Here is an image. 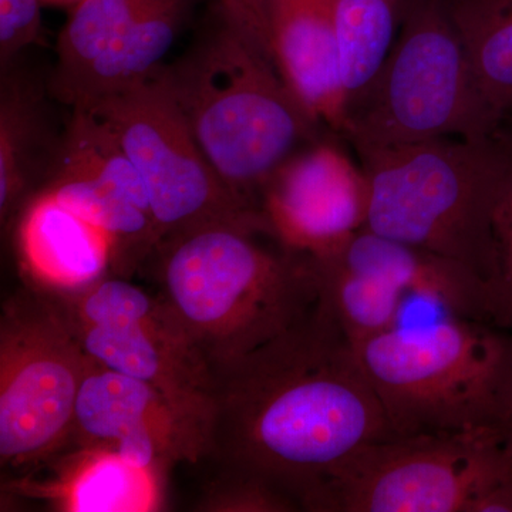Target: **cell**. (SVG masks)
Wrapping results in <instances>:
<instances>
[{"label": "cell", "instance_id": "8992f818", "mask_svg": "<svg viewBox=\"0 0 512 512\" xmlns=\"http://www.w3.org/2000/svg\"><path fill=\"white\" fill-rule=\"evenodd\" d=\"M444 0H409L402 29L345 137L359 151L439 138L500 136Z\"/></svg>", "mask_w": 512, "mask_h": 512}, {"label": "cell", "instance_id": "ba28073f", "mask_svg": "<svg viewBox=\"0 0 512 512\" xmlns=\"http://www.w3.org/2000/svg\"><path fill=\"white\" fill-rule=\"evenodd\" d=\"M90 356L49 293L35 286L0 320V463L29 471L72 439L74 407Z\"/></svg>", "mask_w": 512, "mask_h": 512}, {"label": "cell", "instance_id": "52a82bcc", "mask_svg": "<svg viewBox=\"0 0 512 512\" xmlns=\"http://www.w3.org/2000/svg\"><path fill=\"white\" fill-rule=\"evenodd\" d=\"M511 468L498 431L393 436L346 458L305 511L471 512Z\"/></svg>", "mask_w": 512, "mask_h": 512}, {"label": "cell", "instance_id": "2e32d148", "mask_svg": "<svg viewBox=\"0 0 512 512\" xmlns=\"http://www.w3.org/2000/svg\"><path fill=\"white\" fill-rule=\"evenodd\" d=\"M330 255L352 268L379 276L404 296L436 302L451 316L493 323L490 286L467 266L446 256L367 228L360 229L345 247Z\"/></svg>", "mask_w": 512, "mask_h": 512}, {"label": "cell", "instance_id": "4fadbf2b", "mask_svg": "<svg viewBox=\"0 0 512 512\" xmlns=\"http://www.w3.org/2000/svg\"><path fill=\"white\" fill-rule=\"evenodd\" d=\"M369 185L362 165L322 144L292 156L266 184L261 214L285 248L323 258L365 228Z\"/></svg>", "mask_w": 512, "mask_h": 512}, {"label": "cell", "instance_id": "277c9868", "mask_svg": "<svg viewBox=\"0 0 512 512\" xmlns=\"http://www.w3.org/2000/svg\"><path fill=\"white\" fill-rule=\"evenodd\" d=\"M163 77L202 153L225 185L261 212L266 184L315 121L275 63L225 22Z\"/></svg>", "mask_w": 512, "mask_h": 512}, {"label": "cell", "instance_id": "7a4b0ae2", "mask_svg": "<svg viewBox=\"0 0 512 512\" xmlns=\"http://www.w3.org/2000/svg\"><path fill=\"white\" fill-rule=\"evenodd\" d=\"M265 228L201 225L164 239L147 264L157 295L211 370L228 365L311 315L322 299L312 256L266 245Z\"/></svg>", "mask_w": 512, "mask_h": 512}, {"label": "cell", "instance_id": "30bf717a", "mask_svg": "<svg viewBox=\"0 0 512 512\" xmlns=\"http://www.w3.org/2000/svg\"><path fill=\"white\" fill-rule=\"evenodd\" d=\"M47 293L87 355L156 387L208 440L211 366L157 292L109 274L80 291Z\"/></svg>", "mask_w": 512, "mask_h": 512}, {"label": "cell", "instance_id": "cb8c5ba5", "mask_svg": "<svg viewBox=\"0 0 512 512\" xmlns=\"http://www.w3.org/2000/svg\"><path fill=\"white\" fill-rule=\"evenodd\" d=\"M202 495L201 511L212 512H295L299 504L261 478L237 471L220 470Z\"/></svg>", "mask_w": 512, "mask_h": 512}, {"label": "cell", "instance_id": "7c38bea8", "mask_svg": "<svg viewBox=\"0 0 512 512\" xmlns=\"http://www.w3.org/2000/svg\"><path fill=\"white\" fill-rule=\"evenodd\" d=\"M94 447L161 474L181 461L197 464L207 457L204 434L160 390L90 357L67 450Z\"/></svg>", "mask_w": 512, "mask_h": 512}, {"label": "cell", "instance_id": "484cf974", "mask_svg": "<svg viewBox=\"0 0 512 512\" xmlns=\"http://www.w3.org/2000/svg\"><path fill=\"white\" fill-rule=\"evenodd\" d=\"M42 0H0V60L9 63L18 53L40 42Z\"/></svg>", "mask_w": 512, "mask_h": 512}, {"label": "cell", "instance_id": "d6986e66", "mask_svg": "<svg viewBox=\"0 0 512 512\" xmlns=\"http://www.w3.org/2000/svg\"><path fill=\"white\" fill-rule=\"evenodd\" d=\"M407 5L409 0H332L340 80L349 116L365 100L392 53Z\"/></svg>", "mask_w": 512, "mask_h": 512}, {"label": "cell", "instance_id": "4316f807", "mask_svg": "<svg viewBox=\"0 0 512 512\" xmlns=\"http://www.w3.org/2000/svg\"><path fill=\"white\" fill-rule=\"evenodd\" d=\"M225 22L272 59L265 0H220Z\"/></svg>", "mask_w": 512, "mask_h": 512}, {"label": "cell", "instance_id": "f546056e", "mask_svg": "<svg viewBox=\"0 0 512 512\" xmlns=\"http://www.w3.org/2000/svg\"><path fill=\"white\" fill-rule=\"evenodd\" d=\"M42 2L45 3V5L69 6V8H73L80 0H42Z\"/></svg>", "mask_w": 512, "mask_h": 512}, {"label": "cell", "instance_id": "44dd1931", "mask_svg": "<svg viewBox=\"0 0 512 512\" xmlns=\"http://www.w3.org/2000/svg\"><path fill=\"white\" fill-rule=\"evenodd\" d=\"M151 0H80L57 43L53 92L67 104L94 66L126 35Z\"/></svg>", "mask_w": 512, "mask_h": 512}, {"label": "cell", "instance_id": "603a6c76", "mask_svg": "<svg viewBox=\"0 0 512 512\" xmlns=\"http://www.w3.org/2000/svg\"><path fill=\"white\" fill-rule=\"evenodd\" d=\"M36 113L18 83L3 84L0 104V214L8 217L28 185L35 146Z\"/></svg>", "mask_w": 512, "mask_h": 512}, {"label": "cell", "instance_id": "5bb4252c", "mask_svg": "<svg viewBox=\"0 0 512 512\" xmlns=\"http://www.w3.org/2000/svg\"><path fill=\"white\" fill-rule=\"evenodd\" d=\"M272 59L316 124L345 136L348 101L340 80L332 0H265Z\"/></svg>", "mask_w": 512, "mask_h": 512}, {"label": "cell", "instance_id": "5b68a950", "mask_svg": "<svg viewBox=\"0 0 512 512\" xmlns=\"http://www.w3.org/2000/svg\"><path fill=\"white\" fill-rule=\"evenodd\" d=\"M397 436L503 434L512 412V332L481 320L400 326L355 345Z\"/></svg>", "mask_w": 512, "mask_h": 512}, {"label": "cell", "instance_id": "83f0119b", "mask_svg": "<svg viewBox=\"0 0 512 512\" xmlns=\"http://www.w3.org/2000/svg\"><path fill=\"white\" fill-rule=\"evenodd\" d=\"M471 512H512V468L477 501Z\"/></svg>", "mask_w": 512, "mask_h": 512}, {"label": "cell", "instance_id": "d4e9b609", "mask_svg": "<svg viewBox=\"0 0 512 512\" xmlns=\"http://www.w3.org/2000/svg\"><path fill=\"white\" fill-rule=\"evenodd\" d=\"M503 134L510 147V165L495 215L497 276L491 286V322L512 332V133L504 131Z\"/></svg>", "mask_w": 512, "mask_h": 512}, {"label": "cell", "instance_id": "3957f363", "mask_svg": "<svg viewBox=\"0 0 512 512\" xmlns=\"http://www.w3.org/2000/svg\"><path fill=\"white\" fill-rule=\"evenodd\" d=\"M357 154L369 185L365 228L467 266L491 292L497 276L495 215L510 165L504 134Z\"/></svg>", "mask_w": 512, "mask_h": 512}, {"label": "cell", "instance_id": "6da1fadb", "mask_svg": "<svg viewBox=\"0 0 512 512\" xmlns=\"http://www.w3.org/2000/svg\"><path fill=\"white\" fill-rule=\"evenodd\" d=\"M207 458L306 501L359 448L397 436L325 298L293 328L212 369Z\"/></svg>", "mask_w": 512, "mask_h": 512}, {"label": "cell", "instance_id": "e0dca14e", "mask_svg": "<svg viewBox=\"0 0 512 512\" xmlns=\"http://www.w3.org/2000/svg\"><path fill=\"white\" fill-rule=\"evenodd\" d=\"M43 497L69 512H148L163 504L164 474L110 448H72Z\"/></svg>", "mask_w": 512, "mask_h": 512}, {"label": "cell", "instance_id": "9a60e30c", "mask_svg": "<svg viewBox=\"0 0 512 512\" xmlns=\"http://www.w3.org/2000/svg\"><path fill=\"white\" fill-rule=\"evenodd\" d=\"M16 242L30 284L42 291L76 292L114 274L110 235L49 188L23 211Z\"/></svg>", "mask_w": 512, "mask_h": 512}, {"label": "cell", "instance_id": "4dcf8cb0", "mask_svg": "<svg viewBox=\"0 0 512 512\" xmlns=\"http://www.w3.org/2000/svg\"><path fill=\"white\" fill-rule=\"evenodd\" d=\"M505 128H508V130L512 131V117L511 119L505 121Z\"/></svg>", "mask_w": 512, "mask_h": 512}, {"label": "cell", "instance_id": "ffe728a7", "mask_svg": "<svg viewBox=\"0 0 512 512\" xmlns=\"http://www.w3.org/2000/svg\"><path fill=\"white\" fill-rule=\"evenodd\" d=\"M485 99L512 117V0H444Z\"/></svg>", "mask_w": 512, "mask_h": 512}, {"label": "cell", "instance_id": "9c48e42d", "mask_svg": "<svg viewBox=\"0 0 512 512\" xmlns=\"http://www.w3.org/2000/svg\"><path fill=\"white\" fill-rule=\"evenodd\" d=\"M80 110L109 127L136 168L160 244L214 222L268 229L261 212L229 190L202 153L168 90L163 67L150 79Z\"/></svg>", "mask_w": 512, "mask_h": 512}, {"label": "cell", "instance_id": "f1b7e54d", "mask_svg": "<svg viewBox=\"0 0 512 512\" xmlns=\"http://www.w3.org/2000/svg\"><path fill=\"white\" fill-rule=\"evenodd\" d=\"M503 444L505 453H507V456L512 460V412L503 430Z\"/></svg>", "mask_w": 512, "mask_h": 512}, {"label": "cell", "instance_id": "7402d4cb", "mask_svg": "<svg viewBox=\"0 0 512 512\" xmlns=\"http://www.w3.org/2000/svg\"><path fill=\"white\" fill-rule=\"evenodd\" d=\"M313 259L323 298L353 345L397 325L404 295L392 285L346 265L335 255Z\"/></svg>", "mask_w": 512, "mask_h": 512}, {"label": "cell", "instance_id": "ac0fdd59", "mask_svg": "<svg viewBox=\"0 0 512 512\" xmlns=\"http://www.w3.org/2000/svg\"><path fill=\"white\" fill-rule=\"evenodd\" d=\"M187 6L188 0H151L126 35L77 87L67 106L80 109L150 79L164 66Z\"/></svg>", "mask_w": 512, "mask_h": 512}, {"label": "cell", "instance_id": "8fae6325", "mask_svg": "<svg viewBox=\"0 0 512 512\" xmlns=\"http://www.w3.org/2000/svg\"><path fill=\"white\" fill-rule=\"evenodd\" d=\"M46 188L110 235L116 275L131 278L160 244L140 175L109 127L89 111L73 110Z\"/></svg>", "mask_w": 512, "mask_h": 512}]
</instances>
